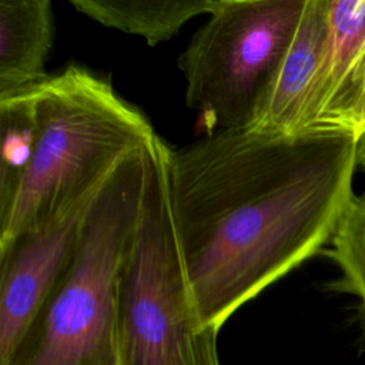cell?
I'll return each mask as SVG.
<instances>
[{
	"label": "cell",
	"instance_id": "obj_1",
	"mask_svg": "<svg viewBox=\"0 0 365 365\" xmlns=\"http://www.w3.org/2000/svg\"><path fill=\"white\" fill-rule=\"evenodd\" d=\"M359 138L218 131L168 148V191L188 289L204 329L322 252L348 205Z\"/></svg>",
	"mask_w": 365,
	"mask_h": 365
},
{
	"label": "cell",
	"instance_id": "obj_2",
	"mask_svg": "<svg viewBox=\"0 0 365 365\" xmlns=\"http://www.w3.org/2000/svg\"><path fill=\"white\" fill-rule=\"evenodd\" d=\"M33 155L0 212V250L107 180L157 135L108 78L74 64L33 88Z\"/></svg>",
	"mask_w": 365,
	"mask_h": 365
},
{
	"label": "cell",
	"instance_id": "obj_3",
	"mask_svg": "<svg viewBox=\"0 0 365 365\" xmlns=\"http://www.w3.org/2000/svg\"><path fill=\"white\" fill-rule=\"evenodd\" d=\"M145 167L147 150L137 151L106 181L70 265L0 365H121L118 285L141 210Z\"/></svg>",
	"mask_w": 365,
	"mask_h": 365
},
{
	"label": "cell",
	"instance_id": "obj_4",
	"mask_svg": "<svg viewBox=\"0 0 365 365\" xmlns=\"http://www.w3.org/2000/svg\"><path fill=\"white\" fill-rule=\"evenodd\" d=\"M168 145L147 148L140 215L118 285L121 365H220L218 332L194 309L175 234L167 174Z\"/></svg>",
	"mask_w": 365,
	"mask_h": 365
},
{
	"label": "cell",
	"instance_id": "obj_5",
	"mask_svg": "<svg viewBox=\"0 0 365 365\" xmlns=\"http://www.w3.org/2000/svg\"><path fill=\"white\" fill-rule=\"evenodd\" d=\"M307 0H220L178 66L210 134L250 128Z\"/></svg>",
	"mask_w": 365,
	"mask_h": 365
},
{
	"label": "cell",
	"instance_id": "obj_6",
	"mask_svg": "<svg viewBox=\"0 0 365 365\" xmlns=\"http://www.w3.org/2000/svg\"><path fill=\"white\" fill-rule=\"evenodd\" d=\"M107 180L0 250V364L13 352L70 265L88 212Z\"/></svg>",
	"mask_w": 365,
	"mask_h": 365
},
{
	"label": "cell",
	"instance_id": "obj_7",
	"mask_svg": "<svg viewBox=\"0 0 365 365\" xmlns=\"http://www.w3.org/2000/svg\"><path fill=\"white\" fill-rule=\"evenodd\" d=\"M328 37L311 128L365 135V0H327Z\"/></svg>",
	"mask_w": 365,
	"mask_h": 365
},
{
	"label": "cell",
	"instance_id": "obj_8",
	"mask_svg": "<svg viewBox=\"0 0 365 365\" xmlns=\"http://www.w3.org/2000/svg\"><path fill=\"white\" fill-rule=\"evenodd\" d=\"M327 37V0H307L292 40L272 74L251 130L274 134L308 130Z\"/></svg>",
	"mask_w": 365,
	"mask_h": 365
},
{
	"label": "cell",
	"instance_id": "obj_9",
	"mask_svg": "<svg viewBox=\"0 0 365 365\" xmlns=\"http://www.w3.org/2000/svg\"><path fill=\"white\" fill-rule=\"evenodd\" d=\"M54 33L48 0H0V98L48 78Z\"/></svg>",
	"mask_w": 365,
	"mask_h": 365
},
{
	"label": "cell",
	"instance_id": "obj_10",
	"mask_svg": "<svg viewBox=\"0 0 365 365\" xmlns=\"http://www.w3.org/2000/svg\"><path fill=\"white\" fill-rule=\"evenodd\" d=\"M73 7L100 24L141 36L150 46L174 37L198 14H210L220 0H71Z\"/></svg>",
	"mask_w": 365,
	"mask_h": 365
},
{
	"label": "cell",
	"instance_id": "obj_11",
	"mask_svg": "<svg viewBox=\"0 0 365 365\" xmlns=\"http://www.w3.org/2000/svg\"><path fill=\"white\" fill-rule=\"evenodd\" d=\"M34 87L0 98V212L10 205L31 161L34 148Z\"/></svg>",
	"mask_w": 365,
	"mask_h": 365
},
{
	"label": "cell",
	"instance_id": "obj_12",
	"mask_svg": "<svg viewBox=\"0 0 365 365\" xmlns=\"http://www.w3.org/2000/svg\"><path fill=\"white\" fill-rule=\"evenodd\" d=\"M322 254L341 274L329 287L355 295L365 319V191L351 197Z\"/></svg>",
	"mask_w": 365,
	"mask_h": 365
},
{
	"label": "cell",
	"instance_id": "obj_13",
	"mask_svg": "<svg viewBox=\"0 0 365 365\" xmlns=\"http://www.w3.org/2000/svg\"><path fill=\"white\" fill-rule=\"evenodd\" d=\"M358 165L365 168V135L359 140V153H358Z\"/></svg>",
	"mask_w": 365,
	"mask_h": 365
}]
</instances>
